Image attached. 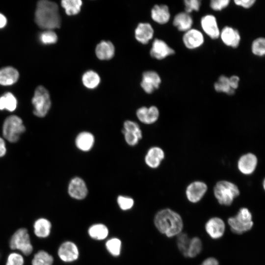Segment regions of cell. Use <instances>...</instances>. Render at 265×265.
<instances>
[{"mask_svg":"<svg viewBox=\"0 0 265 265\" xmlns=\"http://www.w3.org/2000/svg\"><path fill=\"white\" fill-rule=\"evenodd\" d=\"M35 22L43 29L52 30L59 28L61 18L57 4L47 0L39 1L35 12Z\"/></svg>","mask_w":265,"mask_h":265,"instance_id":"6da1fadb","label":"cell"},{"mask_svg":"<svg viewBox=\"0 0 265 265\" xmlns=\"http://www.w3.org/2000/svg\"><path fill=\"white\" fill-rule=\"evenodd\" d=\"M154 223L160 233L169 238L180 234L183 227L181 216L170 209L159 211L155 216Z\"/></svg>","mask_w":265,"mask_h":265,"instance_id":"7a4b0ae2","label":"cell"},{"mask_svg":"<svg viewBox=\"0 0 265 265\" xmlns=\"http://www.w3.org/2000/svg\"><path fill=\"white\" fill-rule=\"evenodd\" d=\"M213 194L218 201L222 205H231L234 199L240 193L238 186L232 182L227 180H220L214 186Z\"/></svg>","mask_w":265,"mask_h":265,"instance_id":"3957f363","label":"cell"},{"mask_svg":"<svg viewBox=\"0 0 265 265\" xmlns=\"http://www.w3.org/2000/svg\"><path fill=\"white\" fill-rule=\"evenodd\" d=\"M228 222L231 231L237 234L247 232L253 226L252 214L246 208H240L235 216L228 219Z\"/></svg>","mask_w":265,"mask_h":265,"instance_id":"277c9868","label":"cell"},{"mask_svg":"<svg viewBox=\"0 0 265 265\" xmlns=\"http://www.w3.org/2000/svg\"><path fill=\"white\" fill-rule=\"evenodd\" d=\"M26 131V128L21 118L11 115L4 120L2 126L3 137L13 143L18 141L21 135Z\"/></svg>","mask_w":265,"mask_h":265,"instance_id":"5b68a950","label":"cell"},{"mask_svg":"<svg viewBox=\"0 0 265 265\" xmlns=\"http://www.w3.org/2000/svg\"><path fill=\"white\" fill-rule=\"evenodd\" d=\"M33 114L38 117H45L51 106V100L48 91L43 86L37 87L32 99Z\"/></svg>","mask_w":265,"mask_h":265,"instance_id":"8992f818","label":"cell"},{"mask_svg":"<svg viewBox=\"0 0 265 265\" xmlns=\"http://www.w3.org/2000/svg\"><path fill=\"white\" fill-rule=\"evenodd\" d=\"M9 246L12 249L19 250L25 255H30L33 247L27 230L25 228L17 230L10 239Z\"/></svg>","mask_w":265,"mask_h":265,"instance_id":"52a82bcc","label":"cell"},{"mask_svg":"<svg viewBox=\"0 0 265 265\" xmlns=\"http://www.w3.org/2000/svg\"><path fill=\"white\" fill-rule=\"evenodd\" d=\"M122 132L125 141L130 146L136 145L142 138V132L139 125L133 121H125Z\"/></svg>","mask_w":265,"mask_h":265,"instance_id":"ba28073f","label":"cell"},{"mask_svg":"<svg viewBox=\"0 0 265 265\" xmlns=\"http://www.w3.org/2000/svg\"><path fill=\"white\" fill-rule=\"evenodd\" d=\"M208 189L207 184L204 181L200 180L192 181L186 188V197L190 202L196 203L203 198Z\"/></svg>","mask_w":265,"mask_h":265,"instance_id":"9c48e42d","label":"cell"},{"mask_svg":"<svg viewBox=\"0 0 265 265\" xmlns=\"http://www.w3.org/2000/svg\"><path fill=\"white\" fill-rule=\"evenodd\" d=\"M165 154L164 150L158 146L148 149L144 157L146 165L151 169H157L164 159Z\"/></svg>","mask_w":265,"mask_h":265,"instance_id":"30bf717a","label":"cell"},{"mask_svg":"<svg viewBox=\"0 0 265 265\" xmlns=\"http://www.w3.org/2000/svg\"><path fill=\"white\" fill-rule=\"evenodd\" d=\"M68 192L71 197L77 200H82L87 196L88 189L82 179L75 177L72 178L69 183Z\"/></svg>","mask_w":265,"mask_h":265,"instance_id":"8fae6325","label":"cell"},{"mask_svg":"<svg viewBox=\"0 0 265 265\" xmlns=\"http://www.w3.org/2000/svg\"><path fill=\"white\" fill-rule=\"evenodd\" d=\"M136 115L138 120L143 124L152 125L158 121L159 117V111L155 106L149 107L142 106L137 109Z\"/></svg>","mask_w":265,"mask_h":265,"instance_id":"7c38bea8","label":"cell"},{"mask_svg":"<svg viewBox=\"0 0 265 265\" xmlns=\"http://www.w3.org/2000/svg\"><path fill=\"white\" fill-rule=\"evenodd\" d=\"M160 83V77L156 72L148 71L143 73L141 86L146 93L151 94L159 87Z\"/></svg>","mask_w":265,"mask_h":265,"instance_id":"4fadbf2b","label":"cell"},{"mask_svg":"<svg viewBox=\"0 0 265 265\" xmlns=\"http://www.w3.org/2000/svg\"><path fill=\"white\" fill-rule=\"evenodd\" d=\"M175 51L164 41L155 39L152 43L150 50L151 56L157 59H163L166 57L174 54Z\"/></svg>","mask_w":265,"mask_h":265,"instance_id":"5bb4252c","label":"cell"},{"mask_svg":"<svg viewBox=\"0 0 265 265\" xmlns=\"http://www.w3.org/2000/svg\"><path fill=\"white\" fill-rule=\"evenodd\" d=\"M258 160L256 156L252 153H246L238 159L237 166L240 173L244 175L251 174L255 170Z\"/></svg>","mask_w":265,"mask_h":265,"instance_id":"9a60e30c","label":"cell"},{"mask_svg":"<svg viewBox=\"0 0 265 265\" xmlns=\"http://www.w3.org/2000/svg\"><path fill=\"white\" fill-rule=\"evenodd\" d=\"M201 26L205 33L211 38L217 39L220 36V30L216 18L212 15H207L201 20Z\"/></svg>","mask_w":265,"mask_h":265,"instance_id":"2e32d148","label":"cell"},{"mask_svg":"<svg viewBox=\"0 0 265 265\" xmlns=\"http://www.w3.org/2000/svg\"><path fill=\"white\" fill-rule=\"evenodd\" d=\"M183 41L187 49L192 50L200 47L204 43V38L201 31L191 28L185 33Z\"/></svg>","mask_w":265,"mask_h":265,"instance_id":"e0dca14e","label":"cell"},{"mask_svg":"<svg viewBox=\"0 0 265 265\" xmlns=\"http://www.w3.org/2000/svg\"><path fill=\"white\" fill-rule=\"evenodd\" d=\"M58 254L63 261L71 262L78 259L79 250L74 243L71 241H66L59 247Z\"/></svg>","mask_w":265,"mask_h":265,"instance_id":"ac0fdd59","label":"cell"},{"mask_svg":"<svg viewBox=\"0 0 265 265\" xmlns=\"http://www.w3.org/2000/svg\"><path fill=\"white\" fill-rule=\"evenodd\" d=\"M225 228L223 221L218 217L211 218L205 225L206 232L213 239L221 238L224 234Z\"/></svg>","mask_w":265,"mask_h":265,"instance_id":"d6986e66","label":"cell"},{"mask_svg":"<svg viewBox=\"0 0 265 265\" xmlns=\"http://www.w3.org/2000/svg\"><path fill=\"white\" fill-rule=\"evenodd\" d=\"M220 36L223 43L228 46L237 48L239 44L240 34L237 29L232 27L226 26L223 27Z\"/></svg>","mask_w":265,"mask_h":265,"instance_id":"ffe728a7","label":"cell"},{"mask_svg":"<svg viewBox=\"0 0 265 265\" xmlns=\"http://www.w3.org/2000/svg\"><path fill=\"white\" fill-rule=\"evenodd\" d=\"M94 143V136L92 133L86 131L80 132L75 139L76 147L83 152L90 151L93 147Z\"/></svg>","mask_w":265,"mask_h":265,"instance_id":"44dd1931","label":"cell"},{"mask_svg":"<svg viewBox=\"0 0 265 265\" xmlns=\"http://www.w3.org/2000/svg\"><path fill=\"white\" fill-rule=\"evenodd\" d=\"M154 32V29L149 23H139L135 30V37L140 43L146 44L153 38Z\"/></svg>","mask_w":265,"mask_h":265,"instance_id":"7402d4cb","label":"cell"},{"mask_svg":"<svg viewBox=\"0 0 265 265\" xmlns=\"http://www.w3.org/2000/svg\"><path fill=\"white\" fill-rule=\"evenodd\" d=\"M151 13L153 20L160 25L166 24L170 18L168 7L164 4L155 5Z\"/></svg>","mask_w":265,"mask_h":265,"instance_id":"603a6c76","label":"cell"},{"mask_svg":"<svg viewBox=\"0 0 265 265\" xmlns=\"http://www.w3.org/2000/svg\"><path fill=\"white\" fill-rule=\"evenodd\" d=\"M19 77L18 71L11 66L0 69V84L11 85L17 82Z\"/></svg>","mask_w":265,"mask_h":265,"instance_id":"cb8c5ba5","label":"cell"},{"mask_svg":"<svg viewBox=\"0 0 265 265\" xmlns=\"http://www.w3.org/2000/svg\"><path fill=\"white\" fill-rule=\"evenodd\" d=\"M115 49L110 41H102L96 46L95 53L97 57L101 60H108L114 54Z\"/></svg>","mask_w":265,"mask_h":265,"instance_id":"d4e9b609","label":"cell"},{"mask_svg":"<svg viewBox=\"0 0 265 265\" xmlns=\"http://www.w3.org/2000/svg\"><path fill=\"white\" fill-rule=\"evenodd\" d=\"M173 24L179 31L186 32L191 28L193 20L189 14L180 12L174 17Z\"/></svg>","mask_w":265,"mask_h":265,"instance_id":"484cf974","label":"cell"},{"mask_svg":"<svg viewBox=\"0 0 265 265\" xmlns=\"http://www.w3.org/2000/svg\"><path fill=\"white\" fill-rule=\"evenodd\" d=\"M51 223L47 219L41 218L35 221L33 225L34 232L39 238H46L50 234Z\"/></svg>","mask_w":265,"mask_h":265,"instance_id":"4316f807","label":"cell"},{"mask_svg":"<svg viewBox=\"0 0 265 265\" xmlns=\"http://www.w3.org/2000/svg\"><path fill=\"white\" fill-rule=\"evenodd\" d=\"M17 105V99L12 93L7 92L0 97V110L6 109L12 112L15 110Z\"/></svg>","mask_w":265,"mask_h":265,"instance_id":"83f0119b","label":"cell"},{"mask_svg":"<svg viewBox=\"0 0 265 265\" xmlns=\"http://www.w3.org/2000/svg\"><path fill=\"white\" fill-rule=\"evenodd\" d=\"M82 81L86 87L94 89L99 85L100 82V78L97 73L90 70L86 72L83 75Z\"/></svg>","mask_w":265,"mask_h":265,"instance_id":"f1b7e54d","label":"cell"},{"mask_svg":"<svg viewBox=\"0 0 265 265\" xmlns=\"http://www.w3.org/2000/svg\"><path fill=\"white\" fill-rule=\"evenodd\" d=\"M88 234L94 239L102 240L106 238L108 234V231L105 225L97 224L91 226L89 228Z\"/></svg>","mask_w":265,"mask_h":265,"instance_id":"f546056e","label":"cell"},{"mask_svg":"<svg viewBox=\"0 0 265 265\" xmlns=\"http://www.w3.org/2000/svg\"><path fill=\"white\" fill-rule=\"evenodd\" d=\"M61 4L67 15H75L80 11L82 1L80 0H62Z\"/></svg>","mask_w":265,"mask_h":265,"instance_id":"4dcf8cb0","label":"cell"},{"mask_svg":"<svg viewBox=\"0 0 265 265\" xmlns=\"http://www.w3.org/2000/svg\"><path fill=\"white\" fill-rule=\"evenodd\" d=\"M214 88L218 92H223L228 95H232L235 92V90L230 85L229 78L224 75L221 76L214 83Z\"/></svg>","mask_w":265,"mask_h":265,"instance_id":"1f68e13d","label":"cell"},{"mask_svg":"<svg viewBox=\"0 0 265 265\" xmlns=\"http://www.w3.org/2000/svg\"><path fill=\"white\" fill-rule=\"evenodd\" d=\"M53 259L52 255L45 251L36 253L32 260V265H52Z\"/></svg>","mask_w":265,"mask_h":265,"instance_id":"d6a6232c","label":"cell"},{"mask_svg":"<svg viewBox=\"0 0 265 265\" xmlns=\"http://www.w3.org/2000/svg\"><path fill=\"white\" fill-rule=\"evenodd\" d=\"M202 248V242L197 237L190 239L186 257L193 258L198 255Z\"/></svg>","mask_w":265,"mask_h":265,"instance_id":"836d02e7","label":"cell"},{"mask_svg":"<svg viewBox=\"0 0 265 265\" xmlns=\"http://www.w3.org/2000/svg\"><path fill=\"white\" fill-rule=\"evenodd\" d=\"M190 241V238L186 234L181 233L178 235L177 239V246L180 251L185 257H186Z\"/></svg>","mask_w":265,"mask_h":265,"instance_id":"e575fe53","label":"cell"},{"mask_svg":"<svg viewBox=\"0 0 265 265\" xmlns=\"http://www.w3.org/2000/svg\"><path fill=\"white\" fill-rule=\"evenodd\" d=\"M108 251L113 256H117L120 253L121 241L117 238H113L107 240L106 244Z\"/></svg>","mask_w":265,"mask_h":265,"instance_id":"d590c367","label":"cell"},{"mask_svg":"<svg viewBox=\"0 0 265 265\" xmlns=\"http://www.w3.org/2000/svg\"><path fill=\"white\" fill-rule=\"evenodd\" d=\"M39 40L43 44H54L57 40L56 34L52 30H47L40 33Z\"/></svg>","mask_w":265,"mask_h":265,"instance_id":"8d00e7d4","label":"cell"},{"mask_svg":"<svg viewBox=\"0 0 265 265\" xmlns=\"http://www.w3.org/2000/svg\"><path fill=\"white\" fill-rule=\"evenodd\" d=\"M252 52L256 55H265V38H258L255 39L252 44Z\"/></svg>","mask_w":265,"mask_h":265,"instance_id":"74e56055","label":"cell"},{"mask_svg":"<svg viewBox=\"0 0 265 265\" xmlns=\"http://www.w3.org/2000/svg\"><path fill=\"white\" fill-rule=\"evenodd\" d=\"M117 201L119 207L124 211L130 210L134 204L133 199L128 196H119Z\"/></svg>","mask_w":265,"mask_h":265,"instance_id":"f35d334b","label":"cell"},{"mask_svg":"<svg viewBox=\"0 0 265 265\" xmlns=\"http://www.w3.org/2000/svg\"><path fill=\"white\" fill-rule=\"evenodd\" d=\"M24 262L23 256L17 253H12L9 255L6 265H23Z\"/></svg>","mask_w":265,"mask_h":265,"instance_id":"ab89813d","label":"cell"},{"mask_svg":"<svg viewBox=\"0 0 265 265\" xmlns=\"http://www.w3.org/2000/svg\"><path fill=\"white\" fill-rule=\"evenodd\" d=\"M184 3L186 12L188 14L192 11H198L201 5V1L199 0H185Z\"/></svg>","mask_w":265,"mask_h":265,"instance_id":"60d3db41","label":"cell"},{"mask_svg":"<svg viewBox=\"0 0 265 265\" xmlns=\"http://www.w3.org/2000/svg\"><path fill=\"white\" fill-rule=\"evenodd\" d=\"M230 1L229 0H212L210 6L215 11H220L227 7Z\"/></svg>","mask_w":265,"mask_h":265,"instance_id":"b9f144b4","label":"cell"},{"mask_svg":"<svg viewBox=\"0 0 265 265\" xmlns=\"http://www.w3.org/2000/svg\"><path fill=\"white\" fill-rule=\"evenodd\" d=\"M234 2L238 5L248 8L250 7L255 1L254 0H236Z\"/></svg>","mask_w":265,"mask_h":265,"instance_id":"7bdbcfd3","label":"cell"},{"mask_svg":"<svg viewBox=\"0 0 265 265\" xmlns=\"http://www.w3.org/2000/svg\"><path fill=\"white\" fill-rule=\"evenodd\" d=\"M229 83L231 87L235 90L238 88V82L239 80V78L237 76H233L229 78Z\"/></svg>","mask_w":265,"mask_h":265,"instance_id":"ee69618b","label":"cell"},{"mask_svg":"<svg viewBox=\"0 0 265 265\" xmlns=\"http://www.w3.org/2000/svg\"><path fill=\"white\" fill-rule=\"evenodd\" d=\"M200 265H218V262L214 258H209L204 260Z\"/></svg>","mask_w":265,"mask_h":265,"instance_id":"f6af8a7d","label":"cell"},{"mask_svg":"<svg viewBox=\"0 0 265 265\" xmlns=\"http://www.w3.org/2000/svg\"><path fill=\"white\" fill-rule=\"evenodd\" d=\"M6 149L4 140L0 137V157H3L6 153Z\"/></svg>","mask_w":265,"mask_h":265,"instance_id":"bcb514c9","label":"cell"},{"mask_svg":"<svg viewBox=\"0 0 265 265\" xmlns=\"http://www.w3.org/2000/svg\"><path fill=\"white\" fill-rule=\"evenodd\" d=\"M7 23V19L4 15L0 13V28L4 27Z\"/></svg>","mask_w":265,"mask_h":265,"instance_id":"7dc6e473","label":"cell"},{"mask_svg":"<svg viewBox=\"0 0 265 265\" xmlns=\"http://www.w3.org/2000/svg\"><path fill=\"white\" fill-rule=\"evenodd\" d=\"M263 187H264V190H265V178L263 181Z\"/></svg>","mask_w":265,"mask_h":265,"instance_id":"c3c4849f","label":"cell"}]
</instances>
